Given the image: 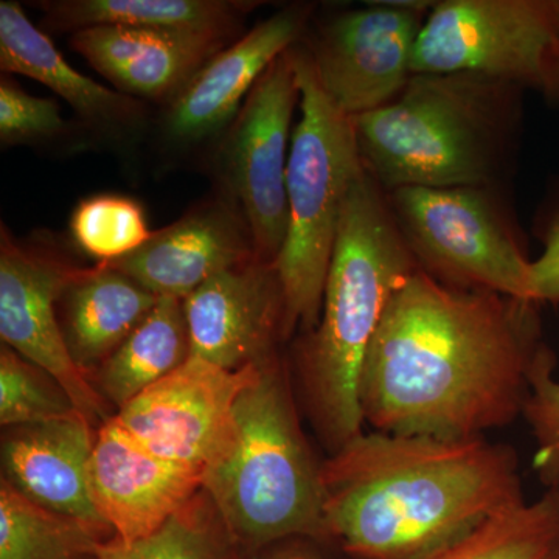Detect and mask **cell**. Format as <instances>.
I'll return each mask as SVG.
<instances>
[{
	"label": "cell",
	"instance_id": "cell-1",
	"mask_svg": "<svg viewBox=\"0 0 559 559\" xmlns=\"http://www.w3.org/2000/svg\"><path fill=\"white\" fill-rule=\"evenodd\" d=\"M538 304L412 272L360 377L364 421L390 436L468 440L524 414L543 340Z\"/></svg>",
	"mask_w": 559,
	"mask_h": 559
},
{
	"label": "cell",
	"instance_id": "cell-2",
	"mask_svg": "<svg viewBox=\"0 0 559 559\" xmlns=\"http://www.w3.org/2000/svg\"><path fill=\"white\" fill-rule=\"evenodd\" d=\"M330 539L359 559H428L524 502L513 448L360 433L322 465Z\"/></svg>",
	"mask_w": 559,
	"mask_h": 559
},
{
	"label": "cell",
	"instance_id": "cell-3",
	"mask_svg": "<svg viewBox=\"0 0 559 559\" xmlns=\"http://www.w3.org/2000/svg\"><path fill=\"white\" fill-rule=\"evenodd\" d=\"M522 94L479 73H415L389 105L352 119L364 168L385 193L496 189L516 156Z\"/></svg>",
	"mask_w": 559,
	"mask_h": 559
},
{
	"label": "cell",
	"instance_id": "cell-4",
	"mask_svg": "<svg viewBox=\"0 0 559 559\" xmlns=\"http://www.w3.org/2000/svg\"><path fill=\"white\" fill-rule=\"evenodd\" d=\"M417 270L385 191L364 170L342 213L318 325L300 345L308 409L333 452L362 433L367 352L393 293Z\"/></svg>",
	"mask_w": 559,
	"mask_h": 559
},
{
	"label": "cell",
	"instance_id": "cell-5",
	"mask_svg": "<svg viewBox=\"0 0 559 559\" xmlns=\"http://www.w3.org/2000/svg\"><path fill=\"white\" fill-rule=\"evenodd\" d=\"M202 488L231 543L261 549L293 536L330 539L322 466L312 459L275 356L238 400L234 433L204 471Z\"/></svg>",
	"mask_w": 559,
	"mask_h": 559
},
{
	"label": "cell",
	"instance_id": "cell-6",
	"mask_svg": "<svg viewBox=\"0 0 559 559\" xmlns=\"http://www.w3.org/2000/svg\"><path fill=\"white\" fill-rule=\"evenodd\" d=\"M293 53L300 120L286 173L288 234L275 261L285 299L283 337L297 329L311 333L318 325L345 202L366 170L352 117L326 97L300 43Z\"/></svg>",
	"mask_w": 559,
	"mask_h": 559
},
{
	"label": "cell",
	"instance_id": "cell-7",
	"mask_svg": "<svg viewBox=\"0 0 559 559\" xmlns=\"http://www.w3.org/2000/svg\"><path fill=\"white\" fill-rule=\"evenodd\" d=\"M385 197L419 270L455 288L535 304L533 261L498 190L406 187Z\"/></svg>",
	"mask_w": 559,
	"mask_h": 559
},
{
	"label": "cell",
	"instance_id": "cell-8",
	"mask_svg": "<svg viewBox=\"0 0 559 559\" xmlns=\"http://www.w3.org/2000/svg\"><path fill=\"white\" fill-rule=\"evenodd\" d=\"M455 72L506 81L559 105V0L433 3L412 73Z\"/></svg>",
	"mask_w": 559,
	"mask_h": 559
},
{
	"label": "cell",
	"instance_id": "cell-9",
	"mask_svg": "<svg viewBox=\"0 0 559 559\" xmlns=\"http://www.w3.org/2000/svg\"><path fill=\"white\" fill-rule=\"evenodd\" d=\"M293 49L257 81L216 157L221 193L245 216L257 257L266 263L277 261L288 234V143L300 105Z\"/></svg>",
	"mask_w": 559,
	"mask_h": 559
},
{
	"label": "cell",
	"instance_id": "cell-10",
	"mask_svg": "<svg viewBox=\"0 0 559 559\" xmlns=\"http://www.w3.org/2000/svg\"><path fill=\"white\" fill-rule=\"evenodd\" d=\"M432 2H378L341 11L305 35L326 97L345 116L389 105L411 80L412 55Z\"/></svg>",
	"mask_w": 559,
	"mask_h": 559
},
{
	"label": "cell",
	"instance_id": "cell-11",
	"mask_svg": "<svg viewBox=\"0 0 559 559\" xmlns=\"http://www.w3.org/2000/svg\"><path fill=\"white\" fill-rule=\"evenodd\" d=\"M263 364L227 370L191 355L124 404L116 419L146 450L204 473L226 450L235 406Z\"/></svg>",
	"mask_w": 559,
	"mask_h": 559
},
{
	"label": "cell",
	"instance_id": "cell-12",
	"mask_svg": "<svg viewBox=\"0 0 559 559\" xmlns=\"http://www.w3.org/2000/svg\"><path fill=\"white\" fill-rule=\"evenodd\" d=\"M0 231V337L3 345L50 374L86 418L105 417V403L70 355L57 304L81 267Z\"/></svg>",
	"mask_w": 559,
	"mask_h": 559
},
{
	"label": "cell",
	"instance_id": "cell-13",
	"mask_svg": "<svg viewBox=\"0 0 559 559\" xmlns=\"http://www.w3.org/2000/svg\"><path fill=\"white\" fill-rule=\"evenodd\" d=\"M311 13L310 5L286 7L205 62L168 102L165 138L190 146L229 130L261 75L305 38Z\"/></svg>",
	"mask_w": 559,
	"mask_h": 559
},
{
	"label": "cell",
	"instance_id": "cell-14",
	"mask_svg": "<svg viewBox=\"0 0 559 559\" xmlns=\"http://www.w3.org/2000/svg\"><path fill=\"white\" fill-rule=\"evenodd\" d=\"M91 474L95 509L124 546L164 527L204 481L201 469L146 450L116 418L95 437Z\"/></svg>",
	"mask_w": 559,
	"mask_h": 559
},
{
	"label": "cell",
	"instance_id": "cell-15",
	"mask_svg": "<svg viewBox=\"0 0 559 559\" xmlns=\"http://www.w3.org/2000/svg\"><path fill=\"white\" fill-rule=\"evenodd\" d=\"M182 304L191 355L227 370L274 358L285 319L275 263L255 259L219 272Z\"/></svg>",
	"mask_w": 559,
	"mask_h": 559
},
{
	"label": "cell",
	"instance_id": "cell-16",
	"mask_svg": "<svg viewBox=\"0 0 559 559\" xmlns=\"http://www.w3.org/2000/svg\"><path fill=\"white\" fill-rule=\"evenodd\" d=\"M255 259L245 216L221 194L154 231L138 252L106 264L157 297L183 300L219 272Z\"/></svg>",
	"mask_w": 559,
	"mask_h": 559
},
{
	"label": "cell",
	"instance_id": "cell-17",
	"mask_svg": "<svg viewBox=\"0 0 559 559\" xmlns=\"http://www.w3.org/2000/svg\"><path fill=\"white\" fill-rule=\"evenodd\" d=\"M229 39L153 28L100 25L72 33L70 46L128 97L167 100Z\"/></svg>",
	"mask_w": 559,
	"mask_h": 559
},
{
	"label": "cell",
	"instance_id": "cell-18",
	"mask_svg": "<svg viewBox=\"0 0 559 559\" xmlns=\"http://www.w3.org/2000/svg\"><path fill=\"white\" fill-rule=\"evenodd\" d=\"M94 447L90 418L81 412L40 425L21 426L3 443V468L9 477L5 480L46 509L108 527L92 496Z\"/></svg>",
	"mask_w": 559,
	"mask_h": 559
},
{
	"label": "cell",
	"instance_id": "cell-19",
	"mask_svg": "<svg viewBox=\"0 0 559 559\" xmlns=\"http://www.w3.org/2000/svg\"><path fill=\"white\" fill-rule=\"evenodd\" d=\"M0 69L28 76L69 103L98 127H124L142 114L140 102L109 90L72 68L49 36L36 27L20 3L0 2Z\"/></svg>",
	"mask_w": 559,
	"mask_h": 559
},
{
	"label": "cell",
	"instance_id": "cell-20",
	"mask_svg": "<svg viewBox=\"0 0 559 559\" xmlns=\"http://www.w3.org/2000/svg\"><path fill=\"white\" fill-rule=\"evenodd\" d=\"M157 300L156 294L109 264L81 270L60 300L62 334L80 369L103 366Z\"/></svg>",
	"mask_w": 559,
	"mask_h": 559
},
{
	"label": "cell",
	"instance_id": "cell-21",
	"mask_svg": "<svg viewBox=\"0 0 559 559\" xmlns=\"http://www.w3.org/2000/svg\"><path fill=\"white\" fill-rule=\"evenodd\" d=\"M259 5L245 0H49L38 9L57 32L123 25L231 39Z\"/></svg>",
	"mask_w": 559,
	"mask_h": 559
},
{
	"label": "cell",
	"instance_id": "cell-22",
	"mask_svg": "<svg viewBox=\"0 0 559 559\" xmlns=\"http://www.w3.org/2000/svg\"><path fill=\"white\" fill-rule=\"evenodd\" d=\"M191 356L182 300L159 297L150 314L100 369L103 393L119 409L178 370Z\"/></svg>",
	"mask_w": 559,
	"mask_h": 559
},
{
	"label": "cell",
	"instance_id": "cell-23",
	"mask_svg": "<svg viewBox=\"0 0 559 559\" xmlns=\"http://www.w3.org/2000/svg\"><path fill=\"white\" fill-rule=\"evenodd\" d=\"M108 527L64 516L33 502L3 479L0 559H90L112 539Z\"/></svg>",
	"mask_w": 559,
	"mask_h": 559
},
{
	"label": "cell",
	"instance_id": "cell-24",
	"mask_svg": "<svg viewBox=\"0 0 559 559\" xmlns=\"http://www.w3.org/2000/svg\"><path fill=\"white\" fill-rule=\"evenodd\" d=\"M558 539L559 507L549 489L536 502L498 511L428 559H550Z\"/></svg>",
	"mask_w": 559,
	"mask_h": 559
},
{
	"label": "cell",
	"instance_id": "cell-25",
	"mask_svg": "<svg viewBox=\"0 0 559 559\" xmlns=\"http://www.w3.org/2000/svg\"><path fill=\"white\" fill-rule=\"evenodd\" d=\"M70 235L81 252L114 263L138 252L153 238L145 210L130 197L94 194L73 209Z\"/></svg>",
	"mask_w": 559,
	"mask_h": 559
},
{
	"label": "cell",
	"instance_id": "cell-26",
	"mask_svg": "<svg viewBox=\"0 0 559 559\" xmlns=\"http://www.w3.org/2000/svg\"><path fill=\"white\" fill-rule=\"evenodd\" d=\"M231 544L216 510L194 498L154 535L127 546L110 540L98 559H230Z\"/></svg>",
	"mask_w": 559,
	"mask_h": 559
},
{
	"label": "cell",
	"instance_id": "cell-27",
	"mask_svg": "<svg viewBox=\"0 0 559 559\" xmlns=\"http://www.w3.org/2000/svg\"><path fill=\"white\" fill-rule=\"evenodd\" d=\"M66 390L50 374L2 345L0 352V423L32 426L75 414Z\"/></svg>",
	"mask_w": 559,
	"mask_h": 559
},
{
	"label": "cell",
	"instance_id": "cell-28",
	"mask_svg": "<svg viewBox=\"0 0 559 559\" xmlns=\"http://www.w3.org/2000/svg\"><path fill=\"white\" fill-rule=\"evenodd\" d=\"M557 356L547 348L530 378L524 417L536 440L533 471L540 484L559 489V382L554 378Z\"/></svg>",
	"mask_w": 559,
	"mask_h": 559
},
{
	"label": "cell",
	"instance_id": "cell-29",
	"mask_svg": "<svg viewBox=\"0 0 559 559\" xmlns=\"http://www.w3.org/2000/svg\"><path fill=\"white\" fill-rule=\"evenodd\" d=\"M66 131L60 105L35 97L11 80L0 83V142L3 146L32 145Z\"/></svg>",
	"mask_w": 559,
	"mask_h": 559
},
{
	"label": "cell",
	"instance_id": "cell-30",
	"mask_svg": "<svg viewBox=\"0 0 559 559\" xmlns=\"http://www.w3.org/2000/svg\"><path fill=\"white\" fill-rule=\"evenodd\" d=\"M535 235L543 252L532 263L533 300L535 304H559V180L535 219Z\"/></svg>",
	"mask_w": 559,
	"mask_h": 559
},
{
	"label": "cell",
	"instance_id": "cell-31",
	"mask_svg": "<svg viewBox=\"0 0 559 559\" xmlns=\"http://www.w3.org/2000/svg\"><path fill=\"white\" fill-rule=\"evenodd\" d=\"M272 559H319V558L308 557V555L289 554V555H282V557H275Z\"/></svg>",
	"mask_w": 559,
	"mask_h": 559
},
{
	"label": "cell",
	"instance_id": "cell-32",
	"mask_svg": "<svg viewBox=\"0 0 559 559\" xmlns=\"http://www.w3.org/2000/svg\"><path fill=\"white\" fill-rule=\"evenodd\" d=\"M550 559H559V539H558L557 546H555L554 551H551Z\"/></svg>",
	"mask_w": 559,
	"mask_h": 559
},
{
	"label": "cell",
	"instance_id": "cell-33",
	"mask_svg": "<svg viewBox=\"0 0 559 559\" xmlns=\"http://www.w3.org/2000/svg\"><path fill=\"white\" fill-rule=\"evenodd\" d=\"M550 491L555 492V498H557L558 507H559V489H550Z\"/></svg>",
	"mask_w": 559,
	"mask_h": 559
},
{
	"label": "cell",
	"instance_id": "cell-34",
	"mask_svg": "<svg viewBox=\"0 0 559 559\" xmlns=\"http://www.w3.org/2000/svg\"><path fill=\"white\" fill-rule=\"evenodd\" d=\"M90 559H98V557H95V558H90Z\"/></svg>",
	"mask_w": 559,
	"mask_h": 559
}]
</instances>
